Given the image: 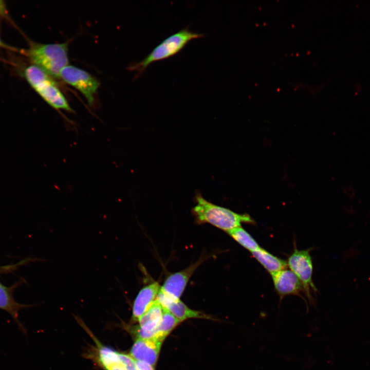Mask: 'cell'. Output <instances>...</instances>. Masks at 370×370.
Returning a JSON list of instances; mask_svg holds the SVG:
<instances>
[{"label": "cell", "mask_w": 370, "mask_h": 370, "mask_svg": "<svg viewBox=\"0 0 370 370\" xmlns=\"http://www.w3.org/2000/svg\"><path fill=\"white\" fill-rule=\"evenodd\" d=\"M196 206L192 212L197 223L210 224L226 232L240 227L242 224L254 225V220L248 214H238L205 199L197 193L195 196Z\"/></svg>", "instance_id": "cell-1"}, {"label": "cell", "mask_w": 370, "mask_h": 370, "mask_svg": "<svg viewBox=\"0 0 370 370\" xmlns=\"http://www.w3.org/2000/svg\"><path fill=\"white\" fill-rule=\"evenodd\" d=\"M26 54L32 65L53 78H60L61 70L68 64V43H32Z\"/></svg>", "instance_id": "cell-2"}, {"label": "cell", "mask_w": 370, "mask_h": 370, "mask_svg": "<svg viewBox=\"0 0 370 370\" xmlns=\"http://www.w3.org/2000/svg\"><path fill=\"white\" fill-rule=\"evenodd\" d=\"M24 77L31 87L51 107L60 111H74L53 78L39 67L30 65L24 70Z\"/></svg>", "instance_id": "cell-3"}, {"label": "cell", "mask_w": 370, "mask_h": 370, "mask_svg": "<svg viewBox=\"0 0 370 370\" xmlns=\"http://www.w3.org/2000/svg\"><path fill=\"white\" fill-rule=\"evenodd\" d=\"M204 35L191 31L188 28L180 30L163 40L145 58L133 64L128 68L136 71L137 76H139L152 63L176 55L191 40L202 38Z\"/></svg>", "instance_id": "cell-4"}, {"label": "cell", "mask_w": 370, "mask_h": 370, "mask_svg": "<svg viewBox=\"0 0 370 370\" xmlns=\"http://www.w3.org/2000/svg\"><path fill=\"white\" fill-rule=\"evenodd\" d=\"M287 266L297 276L301 283L303 291L308 298L310 303L313 302L311 294L316 292L317 288L313 282V265L309 250H299L294 247L293 251L288 256Z\"/></svg>", "instance_id": "cell-5"}, {"label": "cell", "mask_w": 370, "mask_h": 370, "mask_svg": "<svg viewBox=\"0 0 370 370\" xmlns=\"http://www.w3.org/2000/svg\"><path fill=\"white\" fill-rule=\"evenodd\" d=\"M60 78L81 92L90 106L94 105L100 83L93 76L76 66L67 65L61 70Z\"/></svg>", "instance_id": "cell-6"}, {"label": "cell", "mask_w": 370, "mask_h": 370, "mask_svg": "<svg viewBox=\"0 0 370 370\" xmlns=\"http://www.w3.org/2000/svg\"><path fill=\"white\" fill-rule=\"evenodd\" d=\"M210 257L208 255H202L188 267L169 275L160 287V291L170 298L179 299L194 272Z\"/></svg>", "instance_id": "cell-7"}, {"label": "cell", "mask_w": 370, "mask_h": 370, "mask_svg": "<svg viewBox=\"0 0 370 370\" xmlns=\"http://www.w3.org/2000/svg\"><path fill=\"white\" fill-rule=\"evenodd\" d=\"M163 307L156 300L150 308L138 320L134 333L139 339H152L155 336L161 321Z\"/></svg>", "instance_id": "cell-8"}, {"label": "cell", "mask_w": 370, "mask_h": 370, "mask_svg": "<svg viewBox=\"0 0 370 370\" xmlns=\"http://www.w3.org/2000/svg\"><path fill=\"white\" fill-rule=\"evenodd\" d=\"M162 342L155 338H137L134 343L130 355L136 360L155 366L160 353Z\"/></svg>", "instance_id": "cell-9"}, {"label": "cell", "mask_w": 370, "mask_h": 370, "mask_svg": "<svg viewBox=\"0 0 370 370\" xmlns=\"http://www.w3.org/2000/svg\"><path fill=\"white\" fill-rule=\"evenodd\" d=\"M155 281L143 287L135 298L132 306V322H138L141 317L153 305L160 289Z\"/></svg>", "instance_id": "cell-10"}, {"label": "cell", "mask_w": 370, "mask_h": 370, "mask_svg": "<svg viewBox=\"0 0 370 370\" xmlns=\"http://www.w3.org/2000/svg\"><path fill=\"white\" fill-rule=\"evenodd\" d=\"M274 288L281 300L288 295H300L302 285L295 274L287 268L271 274Z\"/></svg>", "instance_id": "cell-11"}, {"label": "cell", "mask_w": 370, "mask_h": 370, "mask_svg": "<svg viewBox=\"0 0 370 370\" xmlns=\"http://www.w3.org/2000/svg\"><path fill=\"white\" fill-rule=\"evenodd\" d=\"M156 300L163 308L168 310L181 322L191 318L211 319V317L207 314L191 309L180 299L170 298L160 290Z\"/></svg>", "instance_id": "cell-12"}, {"label": "cell", "mask_w": 370, "mask_h": 370, "mask_svg": "<svg viewBox=\"0 0 370 370\" xmlns=\"http://www.w3.org/2000/svg\"><path fill=\"white\" fill-rule=\"evenodd\" d=\"M17 285L16 283L8 287L0 282V309L9 313L20 328L24 331L25 329L18 320V314L21 309L28 307L29 305L19 303L14 299L13 291Z\"/></svg>", "instance_id": "cell-13"}, {"label": "cell", "mask_w": 370, "mask_h": 370, "mask_svg": "<svg viewBox=\"0 0 370 370\" xmlns=\"http://www.w3.org/2000/svg\"><path fill=\"white\" fill-rule=\"evenodd\" d=\"M251 253L270 274L287 268V263L286 261L273 255L262 248Z\"/></svg>", "instance_id": "cell-14"}, {"label": "cell", "mask_w": 370, "mask_h": 370, "mask_svg": "<svg viewBox=\"0 0 370 370\" xmlns=\"http://www.w3.org/2000/svg\"><path fill=\"white\" fill-rule=\"evenodd\" d=\"M180 322V320L163 307L161 321L153 338L163 342L165 338Z\"/></svg>", "instance_id": "cell-15"}, {"label": "cell", "mask_w": 370, "mask_h": 370, "mask_svg": "<svg viewBox=\"0 0 370 370\" xmlns=\"http://www.w3.org/2000/svg\"><path fill=\"white\" fill-rule=\"evenodd\" d=\"M227 233L239 244L251 252L261 248L253 237L241 226L233 229Z\"/></svg>", "instance_id": "cell-16"}, {"label": "cell", "mask_w": 370, "mask_h": 370, "mask_svg": "<svg viewBox=\"0 0 370 370\" xmlns=\"http://www.w3.org/2000/svg\"><path fill=\"white\" fill-rule=\"evenodd\" d=\"M96 341L98 346V361L105 370L115 364H121L119 353L109 347L102 345L98 341Z\"/></svg>", "instance_id": "cell-17"}, {"label": "cell", "mask_w": 370, "mask_h": 370, "mask_svg": "<svg viewBox=\"0 0 370 370\" xmlns=\"http://www.w3.org/2000/svg\"><path fill=\"white\" fill-rule=\"evenodd\" d=\"M119 356L120 363L125 370H138L135 360L130 355L119 353Z\"/></svg>", "instance_id": "cell-18"}, {"label": "cell", "mask_w": 370, "mask_h": 370, "mask_svg": "<svg viewBox=\"0 0 370 370\" xmlns=\"http://www.w3.org/2000/svg\"><path fill=\"white\" fill-rule=\"evenodd\" d=\"M138 370H155L154 367L144 362L135 360Z\"/></svg>", "instance_id": "cell-19"}, {"label": "cell", "mask_w": 370, "mask_h": 370, "mask_svg": "<svg viewBox=\"0 0 370 370\" xmlns=\"http://www.w3.org/2000/svg\"><path fill=\"white\" fill-rule=\"evenodd\" d=\"M23 263H24V262H22L20 263H17L16 264L14 265L0 266V274L5 273V272L11 271L13 269L15 268L18 265H21Z\"/></svg>", "instance_id": "cell-20"}, {"label": "cell", "mask_w": 370, "mask_h": 370, "mask_svg": "<svg viewBox=\"0 0 370 370\" xmlns=\"http://www.w3.org/2000/svg\"><path fill=\"white\" fill-rule=\"evenodd\" d=\"M0 48H5L9 50H16V49L15 48H13V47L9 45L7 43H6L5 42H4L1 38H0Z\"/></svg>", "instance_id": "cell-21"}, {"label": "cell", "mask_w": 370, "mask_h": 370, "mask_svg": "<svg viewBox=\"0 0 370 370\" xmlns=\"http://www.w3.org/2000/svg\"><path fill=\"white\" fill-rule=\"evenodd\" d=\"M106 370H125L123 366L121 365V364H115L108 368H107Z\"/></svg>", "instance_id": "cell-22"}]
</instances>
